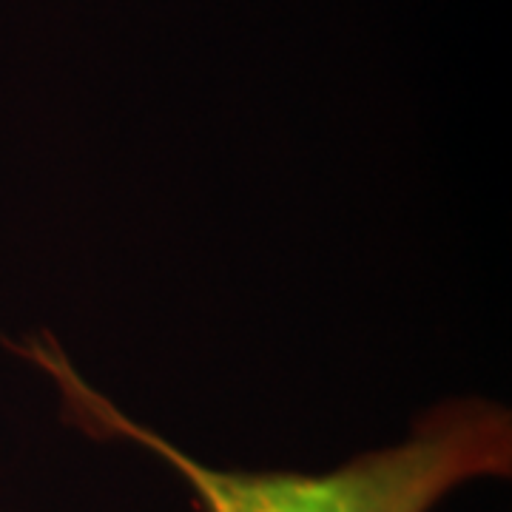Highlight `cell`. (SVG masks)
I'll return each mask as SVG.
<instances>
[{
  "label": "cell",
  "instance_id": "cell-1",
  "mask_svg": "<svg viewBox=\"0 0 512 512\" xmlns=\"http://www.w3.org/2000/svg\"><path fill=\"white\" fill-rule=\"evenodd\" d=\"M18 353L55 379L69 424L92 439L146 447L191 487L202 512H433L444 495L476 478L512 473L510 410L484 399L439 404L404 441L319 476L217 470L128 419L74 370L52 336L29 339Z\"/></svg>",
  "mask_w": 512,
  "mask_h": 512
}]
</instances>
